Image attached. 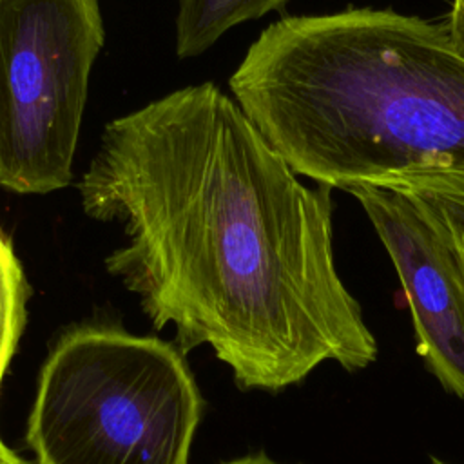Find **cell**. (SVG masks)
I'll return each instance as SVG.
<instances>
[{"mask_svg": "<svg viewBox=\"0 0 464 464\" xmlns=\"http://www.w3.org/2000/svg\"><path fill=\"white\" fill-rule=\"evenodd\" d=\"M288 0H179L176 54L192 58L210 49L228 29L279 11Z\"/></svg>", "mask_w": 464, "mask_h": 464, "instance_id": "8992f818", "label": "cell"}, {"mask_svg": "<svg viewBox=\"0 0 464 464\" xmlns=\"http://www.w3.org/2000/svg\"><path fill=\"white\" fill-rule=\"evenodd\" d=\"M228 87L265 141L319 185L464 170V58L444 24L370 7L286 16L261 31Z\"/></svg>", "mask_w": 464, "mask_h": 464, "instance_id": "7a4b0ae2", "label": "cell"}, {"mask_svg": "<svg viewBox=\"0 0 464 464\" xmlns=\"http://www.w3.org/2000/svg\"><path fill=\"white\" fill-rule=\"evenodd\" d=\"M431 464H448V462H444V460H440V459L433 457V459H431Z\"/></svg>", "mask_w": 464, "mask_h": 464, "instance_id": "4fadbf2b", "label": "cell"}, {"mask_svg": "<svg viewBox=\"0 0 464 464\" xmlns=\"http://www.w3.org/2000/svg\"><path fill=\"white\" fill-rule=\"evenodd\" d=\"M100 0H0V187L72 181L89 78L103 47Z\"/></svg>", "mask_w": 464, "mask_h": 464, "instance_id": "277c9868", "label": "cell"}, {"mask_svg": "<svg viewBox=\"0 0 464 464\" xmlns=\"http://www.w3.org/2000/svg\"><path fill=\"white\" fill-rule=\"evenodd\" d=\"M444 25L453 49L464 58V0H453L448 24Z\"/></svg>", "mask_w": 464, "mask_h": 464, "instance_id": "30bf717a", "label": "cell"}, {"mask_svg": "<svg viewBox=\"0 0 464 464\" xmlns=\"http://www.w3.org/2000/svg\"><path fill=\"white\" fill-rule=\"evenodd\" d=\"M29 294L24 266L0 228V382L25 326Z\"/></svg>", "mask_w": 464, "mask_h": 464, "instance_id": "52a82bcc", "label": "cell"}, {"mask_svg": "<svg viewBox=\"0 0 464 464\" xmlns=\"http://www.w3.org/2000/svg\"><path fill=\"white\" fill-rule=\"evenodd\" d=\"M223 464H281V462L272 460L265 453H256V455H246V457L234 459V460H228V462H223Z\"/></svg>", "mask_w": 464, "mask_h": 464, "instance_id": "8fae6325", "label": "cell"}, {"mask_svg": "<svg viewBox=\"0 0 464 464\" xmlns=\"http://www.w3.org/2000/svg\"><path fill=\"white\" fill-rule=\"evenodd\" d=\"M415 198H419L426 205V208L430 210L433 219L450 236V239L453 241V245L459 250L460 259L464 263V212L455 210L451 207H446V205H442L439 201H433V199H428V198H420V196H415Z\"/></svg>", "mask_w": 464, "mask_h": 464, "instance_id": "9c48e42d", "label": "cell"}, {"mask_svg": "<svg viewBox=\"0 0 464 464\" xmlns=\"http://www.w3.org/2000/svg\"><path fill=\"white\" fill-rule=\"evenodd\" d=\"M375 187H386L399 192L428 198L464 212V170L460 169L401 172L382 179Z\"/></svg>", "mask_w": 464, "mask_h": 464, "instance_id": "ba28073f", "label": "cell"}, {"mask_svg": "<svg viewBox=\"0 0 464 464\" xmlns=\"http://www.w3.org/2000/svg\"><path fill=\"white\" fill-rule=\"evenodd\" d=\"M201 413L174 343L85 324L47 355L25 442L38 464H188Z\"/></svg>", "mask_w": 464, "mask_h": 464, "instance_id": "3957f363", "label": "cell"}, {"mask_svg": "<svg viewBox=\"0 0 464 464\" xmlns=\"http://www.w3.org/2000/svg\"><path fill=\"white\" fill-rule=\"evenodd\" d=\"M2 448H4V442H2V439H0V464H2Z\"/></svg>", "mask_w": 464, "mask_h": 464, "instance_id": "5bb4252c", "label": "cell"}, {"mask_svg": "<svg viewBox=\"0 0 464 464\" xmlns=\"http://www.w3.org/2000/svg\"><path fill=\"white\" fill-rule=\"evenodd\" d=\"M330 190L303 185L210 82L107 121L78 181L83 214L123 234L105 270L154 328L268 392L379 353L335 268Z\"/></svg>", "mask_w": 464, "mask_h": 464, "instance_id": "6da1fadb", "label": "cell"}, {"mask_svg": "<svg viewBox=\"0 0 464 464\" xmlns=\"http://www.w3.org/2000/svg\"><path fill=\"white\" fill-rule=\"evenodd\" d=\"M350 192L384 245L404 290L417 352L442 388L464 399V263L426 205L386 187Z\"/></svg>", "mask_w": 464, "mask_h": 464, "instance_id": "5b68a950", "label": "cell"}, {"mask_svg": "<svg viewBox=\"0 0 464 464\" xmlns=\"http://www.w3.org/2000/svg\"><path fill=\"white\" fill-rule=\"evenodd\" d=\"M2 464H29V462L24 460L22 457H18L11 448H7L4 444V448H2Z\"/></svg>", "mask_w": 464, "mask_h": 464, "instance_id": "7c38bea8", "label": "cell"}]
</instances>
